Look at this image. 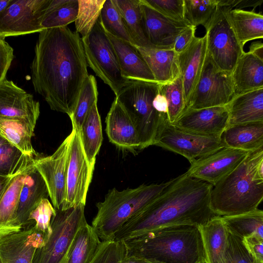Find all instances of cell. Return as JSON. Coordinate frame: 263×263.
Returning a JSON list of instances; mask_svg holds the SVG:
<instances>
[{
  "mask_svg": "<svg viewBox=\"0 0 263 263\" xmlns=\"http://www.w3.org/2000/svg\"><path fill=\"white\" fill-rule=\"evenodd\" d=\"M31 72L35 91L52 110L70 117L89 76L79 34L67 26L40 32Z\"/></svg>",
  "mask_w": 263,
  "mask_h": 263,
  "instance_id": "6da1fadb",
  "label": "cell"
},
{
  "mask_svg": "<svg viewBox=\"0 0 263 263\" xmlns=\"http://www.w3.org/2000/svg\"><path fill=\"white\" fill-rule=\"evenodd\" d=\"M213 186L186 172L174 178L153 201L125 222L114 240L124 241L166 227L204 224L218 216L210 206Z\"/></svg>",
  "mask_w": 263,
  "mask_h": 263,
  "instance_id": "7a4b0ae2",
  "label": "cell"
},
{
  "mask_svg": "<svg viewBox=\"0 0 263 263\" xmlns=\"http://www.w3.org/2000/svg\"><path fill=\"white\" fill-rule=\"evenodd\" d=\"M123 241L127 255L154 263H205L202 237L197 226L163 227Z\"/></svg>",
  "mask_w": 263,
  "mask_h": 263,
  "instance_id": "3957f363",
  "label": "cell"
},
{
  "mask_svg": "<svg viewBox=\"0 0 263 263\" xmlns=\"http://www.w3.org/2000/svg\"><path fill=\"white\" fill-rule=\"evenodd\" d=\"M263 198V147L250 152L230 174L213 186L212 210L220 216L258 209Z\"/></svg>",
  "mask_w": 263,
  "mask_h": 263,
  "instance_id": "277c9868",
  "label": "cell"
},
{
  "mask_svg": "<svg viewBox=\"0 0 263 263\" xmlns=\"http://www.w3.org/2000/svg\"><path fill=\"white\" fill-rule=\"evenodd\" d=\"M173 180L122 191L109 190L104 200L97 203V213L91 225L101 241L114 240L125 222L153 201Z\"/></svg>",
  "mask_w": 263,
  "mask_h": 263,
  "instance_id": "5b68a950",
  "label": "cell"
},
{
  "mask_svg": "<svg viewBox=\"0 0 263 263\" xmlns=\"http://www.w3.org/2000/svg\"><path fill=\"white\" fill-rule=\"evenodd\" d=\"M159 89L157 82L130 80L116 96L137 127L140 150L153 145L161 122L167 117L158 113L153 106Z\"/></svg>",
  "mask_w": 263,
  "mask_h": 263,
  "instance_id": "8992f818",
  "label": "cell"
},
{
  "mask_svg": "<svg viewBox=\"0 0 263 263\" xmlns=\"http://www.w3.org/2000/svg\"><path fill=\"white\" fill-rule=\"evenodd\" d=\"M81 39L87 63L116 96L130 80L122 76L114 48L99 19L89 34Z\"/></svg>",
  "mask_w": 263,
  "mask_h": 263,
  "instance_id": "52a82bcc",
  "label": "cell"
},
{
  "mask_svg": "<svg viewBox=\"0 0 263 263\" xmlns=\"http://www.w3.org/2000/svg\"><path fill=\"white\" fill-rule=\"evenodd\" d=\"M232 8L218 6L204 26L207 36V53L220 70L232 73L240 56L245 52L228 17Z\"/></svg>",
  "mask_w": 263,
  "mask_h": 263,
  "instance_id": "ba28073f",
  "label": "cell"
},
{
  "mask_svg": "<svg viewBox=\"0 0 263 263\" xmlns=\"http://www.w3.org/2000/svg\"><path fill=\"white\" fill-rule=\"evenodd\" d=\"M85 205L55 210L51 220V234L46 243L36 250L32 263L61 262L78 231L87 223Z\"/></svg>",
  "mask_w": 263,
  "mask_h": 263,
  "instance_id": "9c48e42d",
  "label": "cell"
},
{
  "mask_svg": "<svg viewBox=\"0 0 263 263\" xmlns=\"http://www.w3.org/2000/svg\"><path fill=\"white\" fill-rule=\"evenodd\" d=\"M153 145L180 154L191 164L225 146L222 135L204 136L189 133L170 123L167 117L161 122Z\"/></svg>",
  "mask_w": 263,
  "mask_h": 263,
  "instance_id": "30bf717a",
  "label": "cell"
},
{
  "mask_svg": "<svg viewBox=\"0 0 263 263\" xmlns=\"http://www.w3.org/2000/svg\"><path fill=\"white\" fill-rule=\"evenodd\" d=\"M234 97L232 73L219 69L207 53L186 110L226 106Z\"/></svg>",
  "mask_w": 263,
  "mask_h": 263,
  "instance_id": "8fae6325",
  "label": "cell"
},
{
  "mask_svg": "<svg viewBox=\"0 0 263 263\" xmlns=\"http://www.w3.org/2000/svg\"><path fill=\"white\" fill-rule=\"evenodd\" d=\"M67 170L66 197L62 210L85 205L94 166L84 153L78 131L72 127Z\"/></svg>",
  "mask_w": 263,
  "mask_h": 263,
  "instance_id": "7c38bea8",
  "label": "cell"
},
{
  "mask_svg": "<svg viewBox=\"0 0 263 263\" xmlns=\"http://www.w3.org/2000/svg\"><path fill=\"white\" fill-rule=\"evenodd\" d=\"M51 0H12L0 14V36L7 37L43 30L41 22Z\"/></svg>",
  "mask_w": 263,
  "mask_h": 263,
  "instance_id": "4fadbf2b",
  "label": "cell"
},
{
  "mask_svg": "<svg viewBox=\"0 0 263 263\" xmlns=\"http://www.w3.org/2000/svg\"><path fill=\"white\" fill-rule=\"evenodd\" d=\"M71 138L70 133L53 154L34 159V166L46 184L55 210H62L65 200Z\"/></svg>",
  "mask_w": 263,
  "mask_h": 263,
  "instance_id": "5bb4252c",
  "label": "cell"
},
{
  "mask_svg": "<svg viewBox=\"0 0 263 263\" xmlns=\"http://www.w3.org/2000/svg\"><path fill=\"white\" fill-rule=\"evenodd\" d=\"M40 113L32 95L6 78L0 83V120H20L35 128Z\"/></svg>",
  "mask_w": 263,
  "mask_h": 263,
  "instance_id": "9a60e30c",
  "label": "cell"
},
{
  "mask_svg": "<svg viewBox=\"0 0 263 263\" xmlns=\"http://www.w3.org/2000/svg\"><path fill=\"white\" fill-rule=\"evenodd\" d=\"M250 152L224 146L191 164L186 173L214 186L232 172Z\"/></svg>",
  "mask_w": 263,
  "mask_h": 263,
  "instance_id": "2e32d148",
  "label": "cell"
},
{
  "mask_svg": "<svg viewBox=\"0 0 263 263\" xmlns=\"http://www.w3.org/2000/svg\"><path fill=\"white\" fill-rule=\"evenodd\" d=\"M226 106L186 110L172 124L183 130L204 136L221 135L229 125Z\"/></svg>",
  "mask_w": 263,
  "mask_h": 263,
  "instance_id": "e0dca14e",
  "label": "cell"
},
{
  "mask_svg": "<svg viewBox=\"0 0 263 263\" xmlns=\"http://www.w3.org/2000/svg\"><path fill=\"white\" fill-rule=\"evenodd\" d=\"M46 242L34 224L0 238V263H32L36 250Z\"/></svg>",
  "mask_w": 263,
  "mask_h": 263,
  "instance_id": "ac0fdd59",
  "label": "cell"
},
{
  "mask_svg": "<svg viewBox=\"0 0 263 263\" xmlns=\"http://www.w3.org/2000/svg\"><path fill=\"white\" fill-rule=\"evenodd\" d=\"M144 27L146 37L155 47L173 49L178 36L190 25L186 21H177L162 15L145 0H140Z\"/></svg>",
  "mask_w": 263,
  "mask_h": 263,
  "instance_id": "d6986e66",
  "label": "cell"
},
{
  "mask_svg": "<svg viewBox=\"0 0 263 263\" xmlns=\"http://www.w3.org/2000/svg\"><path fill=\"white\" fill-rule=\"evenodd\" d=\"M106 133L109 141L132 152L140 150L137 127L124 108L115 98L105 119Z\"/></svg>",
  "mask_w": 263,
  "mask_h": 263,
  "instance_id": "ffe728a7",
  "label": "cell"
},
{
  "mask_svg": "<svg viewBox=\"0 0 263 263\" xmlns=\"http://www.w3.org/2000/svg\"><path fill=\"white\" fill-rule=\"evenodd\" d=\"M207 54V36L195 37L191 44L178 54V64L182 78L187 105L199 79Z\"/></svg>",
  "mask_w": 263,
  "mask_h": 263,
  "instance_id": "44dd1931",
  "label": "cell"
},
{
  "mask_svg": "<svg viewBox=\"0 0 263 263\" xmlns=\"http://www.w3.org/2000/svg\"><path fill=\"white\" fill-rule=\"evenodd\" d=\"M49 197L46 184L34 165L27 173L20 193L14 223L15 232L28 224V217L40 202Z\"/></svg>",
  "mask_w": 263,
  "mask_h": 263,
  "instance_id": "7402d4cb",
  "label": "cell"
},
{
  "mask_svg": "<svg viewBox=\"0 0 263 263\" xmlns=\"http://www.w3.org/2000/svg\"><path fill=\"white\" fill-rule=\"evenodd\" d=\"M106 34L114 48L124 78L132 81L156 82L145 60L133 44Z\"/></svg>",
  "mask_w": 263,
  "mask_h": 263,
  "instance_id": "603a6c76",
  "label": "cell"
},
{
  "mask_svg": "<svg viewBox=\"0 0 263 263\" xmlns=\"http://www.w3.org/2000/svg\"><path fill=\"white\" fill-rule=\"evenodd\" d=\"M134 46L142 56L157 83L171 82L180 76L178 54L173 49Z\"/></svg>",
  "mask_w": 263,
  "mask_h": 263,
  "instance_id": "cb8c5ba5",
  "label": "cell"
},
{
  "mask_svg": "<svg viewBox=\"0 0 263 263\" xmlns=\"http://www.w3.org/2000/svg\"><path fill=\"white\" fill-rule=\"evenodd\" d=\"M235 96L263 88V61L244 52L232 73Z\"/></svg>",
  "mask_w": 263,
  "mask_h": 263,
  "instance_id": "d4e9b609",
  "label": "cell"
},
{
  "mask_svg": "<svg viewBox=\"0 0 263 263\" xmlns=\"http://www.w3.org/2000/svg\"><path fill=\"white\" fill-rule=\"evenodd\" d=\"M227 106L228 126L263 121V88L235 96Z\"/></svg>",
  "mask_w": 263,
  "mask_h": 263,
  "instance_id": "484cf974",
  "label": "cell"
},
{
  "mask_svg": "<svg viewBox=\"0 0 263 263\" xmlns=\"http://www.w3.org/2000/svg\"><path fill=\"white\" fill-rule=\"evenodd\" d=\"M33 165L34 161L13 175L0 198V238L15 233L14 223L20 193L25 176Z\"/></svg>",
  "mask_w": 263,
  "mask_h": 263,
  "instance_id": "4316f807",
  "label": "cell"
},
{
  "mask_svg": "<svg viewBox=\"0 0 263 263\" xmlns=\"http://www.w3.org/2000/svg\"><path fill=\"white\" fill-rule=\"evenodd\" d=\"M205 255V263H227L226 251L228 231L222 217L217 216L199 227Z\"/></svg>",
  "mask_w": 263,
  "mask_h": 263,
  "instance_id": "83f0119b",
  "label": "cell"
},
{
  "mask_svg": "<svg viewBox=\"0 0 263 263\" xmlns=\"http://www.w3.org/2000/svg\"><path fill=\"white\" fill-rule=\"evenodd\" d=\"M226 147L248 152L263 147V121L228 126L222 134Z\"/></svg>",
  "mask_w": 263,
  "mask_h": 263,
  "instance_id": "f1b7e54d",
  "label": "cell"
},
{
  "mask_svg": "<svg viewBox=\"0 0 263 263\" xmlns=\"http://www.w3.org/2000/svg\"><path fill=\"white\" fill-rule=\"evenodd\" d=\"M121 15L132 44L154 47L148 41L144 27L140 0H113Z\"/></svg>",
  "mask_w": 263,
  "mask_h": 263,
  "instance_id": "f546056e",
  "label": "cell"
},
{
  "mask_svg": "<svg viewBox=\"0 0 263 263\" xmlns=\"http://www.w3.org/2000/svg\"><path fill=\"white\" fill-rule=\"evenodd\" d=\"M228 17L242 47L250 41L262 39L263 15L261 13L235 8L228 11Z\"/></svg>",
  "mask_w": 263,
  "mask_h": 263,
  "instance_id": "4dcf8cb0",
  "label": "cell"
},
{
  "mask_svg": "<svg viewBox=\"0 0 263 263\" xmlns=\"http://www.w3.org/2000/svg\"><path fill=\"white\" fill-rule=\"evenodd\" d=\"M101 241L87 222L78 231L61 263H89Z\"/></svg>",
  "mask_w": 263,
  "mask_h": 263,
  "instance_id": "1f68e13d",
  "label": "cell"
},
{
  "mask_svg": "<svg viewBox=\"0 0 263 263\" xmlns=\"http://www.w3.org/2000/svg\"><path fill=\"white\" fill-rule=\"evenodd\" d=\"M78 132L86 158L89 163L95 166L96 156L103 141L101 121L97 103L93 105Z\"/></svg>",
  "mask_w": 263,
  "mask_h": 263,
  "instance_id": "d6a6232c",
  "label": "cell"
},
{
  "mask_svg": "<svg viewBox=\"0 0 263 263\" xmlns=\"http://www.w3.org/2000/svg\"><path fill=\"white\" fill-rule=\"evenodd\" d=\"M34 128L20 120H0V134L23 154L31 157H38L32 143Z\"/></svg>",
  "mask_w": 263,
  "mask_h": 263,
  "instance_id": "836d02e7",
  "label": "cell"
},
{
  "mask_svg": "<svg viewBox=\"0 0 263 263\" xmlns=\"http://www.w3.org/2000/svg\"><path fill=\"white\" fill-rule=\"evenodd\" d=\"M228 232L242 238L255 236L263 239V212L257 209L251 212L221 216Z\"/></svg>",
  "mask_w": 263,
  "mask_h": 263,
  "instance_id": "e575fe53",
  "label": "cell"
},
{
  "mask_svg": "<svg viewBox=\"0 0 263 263\" xmlns=\"http://www.w3.org/2000/svg\"><path fill=\"white\" fill-rule=\"evenodd\" d=\"M78 0H51L41 22L43 30L66 27L75 21Z\"/></svg>",
  "mask_w": 263,
  "mask_h": 263,
  "instance_id": "d590c367",
  "label": "cell"
},
{
  "mask_svg": "<svg viewBox=\"0 0 263 263\" xmlns=\"http://www.w3.org/2000/svg\"><path fill=\"white\" fill-rule=\"evenodd\" d=\"M98 92L95 77L89 75L81 89L79 97L70 117L72 127L79 131L93 105L97 103Z\"/></svg>",
  "mask_w": 263,
  "mask_h": 263,
  "instance_id": "8d00e7d4",
  "label": "cell"
},
{
  "mask_svg": "<svg viewBox=\"0 0 263 263\" xmlns=\"http://www.w3.org/2000/svg\"><path fill=\"white\" fill-rule=\"evenodd\" d=\"M159 91L166 99L168 105L167 118L169 122L173 124L186 110L180 75L171 82L160 84Z\"/></svg>",
  "mask_w": 263,
  "mask_h": 263,
  "instance_id": "74e56055",
  "label": "cell"
},
{
  "mask_svg": "<svg viewBox=\"0 0 263 263\" xmlns=\"http://www.w3.org/2000/svg\"><path fill=\"white\" fill-rule=\"evenodd\" d=\"M35 158L7 142L0 144V175L12 176L32 163Z\"/></svg>",
  "mask_w": 263,
  "mask_h": 263,
  "instance_id": "f35d334b",
  "label": "cell"
},
{
  "mask_svg": "<svg viewBox=\"0 0 263 263\" xmlns=\"http://www.w3.org/2000/svg\"><path fill=\"white\" fill-rule=\"evenodd\" d=\"M99 20L107 34L132 44L121 15L113 0H105Z\"/></svg>",
  "mask_w": 263,
  "mask_h": 263,
  "instance_id": "ab89813d",
  "label": "cell"
},
{
  "mask_svg": "<svg viewBox=\"0 0 263 263\" xmlns=\"http://www.w3.org/2000/svg\"><path fill=\"white\" fill-rule=\"evenodd\" d=\"M105 0H78V11L75 20L76 30L85 37L91 31L99 18Z\"/></svg>",
  "mask_w": 263,
  "mask_h": 263,
  "instance_id": "60d3db41",
  "label": "cell"
},
{
  "mask_svg": "<svg viewBox=\"0 0 263 263\" xmlns=\"http://www.w3.org/2000/svg\"><path fill=\"white\" fill-rule=\"evenodd\" d=\"M218 0H183L184 20L190 25L203 26L218 7Z\"/></svg>",
  "mask_w": 263,
  "mask_h": 263,
  "instance_id": "b9f144b4",
  "label": "cell"
},
{
  "mask_svg": "<svg viewBox=\"0 0 263 263\" xmlns=\"http://www.w3.org/2000/svg\"><path fill=\"white\" fill-rule=\"evenodd\" d=\"M125 254L123 241H101L89 263H122Z\"/></svg>",
  "mask_w": 263,
  "mask_h": 263,
  "instance_id": "7bdbcfd3",
  "label": "cell"
},
{
  "mask_svg": "<svg viewBox=\"0 0 263 263\" xmlns=\"http://www.w3.org/2000/svg\"><path fill=\"white\" fill-rule=\"evenodd\" d=\"M226 255L227 263H259L243 239L229 232Z\"/></svg>",
  "mask_w": 263,
  "mask_h": 263,
  "instance_id": "ee69618b",
  "label": "cell"
},
{
  "mask_svg": "<svg viewBox=\"0 0 263 263\" xmlns=\"http://www.w3.org/2000/svg\"><path fill=\"white\" fill-rule=\"evenodd\" d=\"M55 214V210L48 199H44L28 217L29 223L32 220L35 221V228L44 236L46 242L51 233V220Z\"/></svg>",
  "mask_w": 263,
  "mask_h": 263,
  "instance_id": "f6af8a7d",
  "label": "cell"
},
{
  "mask_svg": "<svg viewBox=\"0 0 263 263\" xmlns=\"http://www.w3.org/2000/svg\"><path fill=\"white\" fill-rule=\"evenodd\" d=\"M153 9L165 16L177 21H185L183 0H145Z\"/></svg>",
  "mask_w": 263,
  "mask_h": 263,
  "instance_id": "bcb514c9",
  "label": "cell"
},
{
  "mask_svg": "<svg viewBox=\"0 0 263 263\" xmlns=\"http://www.w3.org/2000/svg\"><path fill=\"white\" fill-rule=\"evenodd\" d=\"M13 58V48L6 41L5 37L0 36V83L6 78Z\"/></svg>",
  "mask_w": 263,
  "mask_h": 263,
  "instance_id": "7dc6e473",
  "label": "cell"
},
{
  "mask_svg": "<svg viewBox=\"0 0 263 263\" xmlns=\"http://www.w3.org/2000/svg\"><path fill=\"white\" fill-rule=\"evenodd\" d=\"M196 27L189 26L178 36L175 42L173 50L177 54L184 51L195 37Z\"/></svg>",
  "mask_w": 263,
  "mask_h": 263,
  "instance_id": "c3c4849f",
  "label": "cell"
},
{
  "mask_svg": "<svg viewBox=\"0 0 263 263\" xmlns=\"http://www.w3.org/2000/svg\"><path fill=\"white\" fill-rule=\"evenodd\" d=\"M259 263H263V239L252 236L242 239Z\"/></svg>",
  "mask_w": 263,
  "mask_h": 263,
  "instance_id": "681fc988",
  "label": "cell"
},
{
  "mask_svg": "<svg viewBox=\"0 0 263 263\" xmlns=\"http://www.w3.org/2000/svg\"><path fill=\"white\" fill-rule=\"evenodd\" d=\"M153 106L160 114L167 115V102L165 97L160 91L155 97L153 101Z\"/></svg>",
  "mask_w": 263,
  "mask_h": 263,
  "instance_id": "f907efd6",
  "label": "cell"
},
{
  "mask_svg": "<svg viewBox=\"0 0 263 263\" xmlns=\"http://www.w3.org/2000/svg\"><path fill=\"white\" fill-rule=\"evenodd\" d=\"M248 52L263 61V44L261 42H253L249 47Z\"/></svg>",
  "mask_w": 263,
  "mask_h": 263,
  "instance_id": "816d5d0a",
  "label": "cell"
},
{
  "mask_svg": "<svg viewBox=\"0 0 263 263\" xmlns=\"http://www.w3.org/2000/svg\"><path fill=\"white\" fill-rule=\"evenodd\" d=\"M122 263H154L145 258L135 255L125 254Z\"/></svg>",
  "mask_w": 263,
  "mask_h": 263,
  "instance_id": "f5cc1de1",
  "label": "cell"
},
{
  "mask_svg": "<svg viewBox=\"0 0 263 263\" xmlns=\"http://www.w3.org/2000/svg\"><path fill=\"white\" fill-rule=\"evenodd\" d=\"M12 176H4L0 175V198L5 191Z\"/></svg>",
  "mask_w": 263,
  "mask_h": 263,
  "instance_id": "db71d44e",
  "label": "cell"
},
{
  "mask_svg": "<svg viewBox=\"0 0 263 263\" xmlns=\"http://www.w3.org/2000/svg\"><path fill=\"white\" fill-rule=\"evenodd\" d=\"M12 0H0V14L9 6Z\"/></svg>",
  "mask_w": 263,
  "mask_h": 263,
  "instance_id": "11a10c76",
  "label": "cell"
},
{
  "mask_svg": "<svg viewBox=\"0 0 263 263\" xmlns=\"http://www.w3.org/2000/svg\"><path fill=\"white\" fill-rule=\"evenodd\" d=\"M6 139L0 134V144L7 142Z\"/></svg>",
  "mask_w": 263,
  "mask_h": 263,
  "instance_id": "9f6ffc18",
  "label": "cell"
}]
</instances>
